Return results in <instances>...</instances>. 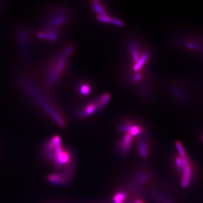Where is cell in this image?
Listing matches in <instances>:
<instances>
[{
    "label": "cell",
    "mask_w": 203,
    "mask_h": 203,
    "mask_svg": "<svg viewBox=\"0 0 203 203\" xmlns=\"http://www.w3.org/2000/svg\"><path fill=\"white\" fill-rule=\"evenodd\" d=\"M42 155L45 161L53 166V171L61 173L72 178L75 172V158L72 152L65 146L58 135H54L44 144Z\"/></svg>",
    "instance_id": "6da1fadb"
},
{
    "label": "cell",
    "mask_w": 203,
    "mask_h": 203,
    "mask_svg": "<svg viewBox=\"0 0 203 203\" xmlns=\"http://www.w3.org/2000/svg\"><path fill=\"white\" fill-rule=\"evenodd\" d=\"M175 147L178 154L181 156L184 163L183 170L180 175L181 185L183 188H186L191 185L195 179V167L182 143L179 141L176 142Z\"/></svg>",
    "instance_id": "7a4b0ae2"
},
{
    "label": "cell",
    "mask_w": 203,
    "mask_h": 203,
    "mask_svg": "<svg viewBox=\"0 0 203 203\" xmlns=\"http://www.w3.org/2000/svg\"><path fill=\"white\" fill-rule=\"evenodd\" d=\"M133 137L129 133H126L118 142L117 150L118 154L122 156L128 154L131 150Z\"/></svg>",
    "instance_id": "3957f363"
},
{
    "label": "cell",
    "mask_w": 203,
    "mask_h": 203,
    "mask_svg": "<svg viewBox=\"0 0 203 203\" xmlns=\"http://www.w3.org/2000/svg\"><path fill=\"white\" fill-rule=\"evenodd\" d=\"M137 149L138 154L141 158H147L150 154L149 140L145 137V135L139 137L137 142Z\"/></svg>",
    "instance_id": "277c9868"
},
{
    "label": "cell",
    "mask_w": 203,
    "mask_h": 203,
    "mask_svg": "<svg viewBox=\"0 0 203 203\" xmlns=\"http://www.w3.org/2000/svg\"><path fill=\"white\" fill-rule=\"evenodd\" d=\"M134 182L137 186H143L149 182L150 175L147 171H141L137 173L134 178Z\"/></svg>",
    "instance_id": "5b68a950"
},
{
    "label": "cell",
    "mask_w": 203,
    "mask_h": 203,
    "mask_svg": "<svg viewBox=\"0 0 203 203\" xmlns=\"http://www.w3.org/2000/svg\"><path fill=\"white\" fill-rule=\"evenodd\" d=\"M127 197L126 192L124 190H119L113 196V203H125Z\"/></svg>",
    "instance_id": "8992f818"
},
{
    "label": "cell",
    "mask_w": 203,
    "mask_h": 203,
    "mask_svg": "<svg viewBox=\"0 0 203 203\" xmlns=\"http://www.w3.org/2000/svg\"><path fill=\"white\" fill-rule=\"evenodd\" d=\"M148 58V54L147 53H144L142 56H141L140 58L136 62L133 67L134 71H138L141 69L143 66L146 63Z\"/></svg>",
    "instance_id": "52a82bcc"
},
{
    "label": "cell",
    "mask_w": 203,
    "mask_h": 203,
    "mask_svg": "<svg viewBox=\"0 0 203 203\" xmlns=\"http://www.w3.org/2000/svg\"><path fill=\"white\" fill-rule=\"evenodd\" d=\"M110 100V95L108 94L102 95L97 99L98 102L101 106V109L103 108L108 103Z\"/></svg>",
    "instance_id": "ba28073f"
},
{
    "label": "cell",
    "mask_w": 203,
    "mask_h": 203,
    "mask_svg": "<svg viewBox=\"0 0 203 203\" xmlns=\"http://www.w3.org/2000/svg\"><path fill=\"white\" fill-rule=\"evenodd\" d=\"M131 54H132V58L134 62H137L140 58V55L138 51V48L135 44H131Z\"/></svg>",
    "instance_id": "9c48e42d"
},
{
    "label": "cell",
    "mask_w": 203,
    "mask_h": 203,
    "mask_svg": "<svg viewBox=\"0 0 203 203\" xmlns=\"http://www.w3.org/2000/svg\"><path fill=\"white\" fill-rule=\"evenodd\" d=\"M94 9L95 10L96 12H98L99 14H100V15L101 16H108L106 12H105V11L103 10V8H102L101 6L97 2H95V4H94Z\"/></svg>",
    "instance_id": "30bf717a"
},
{
    "label": "cell",
    "mask_w": 203,
    "mask_h": 203,
    "mask_svg": "<svg viewBox=\"0 0 203 203\" xmlns=\"http://www.w3.org/2000/svg\"><path fill=\"white\" fill-rule=\"evenodd\" d=\"M80 92L84 95H87L90 93V88L89 86L87 84H82L80 86Z\"/></svg>",
    "instance_id": "8fae6325"
},
{
    "label": "cell",
    "mask_w": 203,
    "mask_h": 203,
    "mask_svg": "<svg viewBox=\"0 0 203 203\" xmlns=\"http://www.w3.org/2000/svg\"><path fill=\"white\" fill-rule=\"evenodd\" d=\"M129 203H145L143 199L141 198V196H137L130 200Z\"/></svg>",
    "instance_id": "7c38bea8"
},
{
    "label": "cell",
    "mask_w": 203,
    "mask_h": 203,
    "mask_svg": "<svg viewBox=\"0 0 203 203\" xmlns=\"http://www.w3.org/2000/svg\"><path fill=\"white\" fill-rule=\"evenodd\" d=\"M98 19L99 21H101V22H104V23H111V21L112 19H111L108 16H101V15H99L98 16Z\"/></svg>",
    "instance_id": "4fadbf2b"
},
{
    "label": "cell",
    "mask_w": 203,
    "mask_h": 203,
    "mask_svg": "<svg viewBox=\"0 0 203 203\" xmlns=\"http://www.w3.org/2000/svg\"><path fill=\"white\" fill-rule=\"evenodd\" d=\"M111 23H113L114 25H117L120 27H122L124 25V23L123 22H122L121 21L118 20V19H112Z\"/></svg>",
    "instance_id": "5bb4252c"
},
{
    "label": "cell",
    "mask_w": 203,
    "mask_h": 203,
    "mask_svg": "<svg viewBox=\"0 0 203 203\" xmlns=\"http://www.w3.org/2000/svg\"><path fill=\"white\" fill-rule=\"evenodd\" d=\"M201 142L203 143V133L201 135Z\"/></svg>",
    "instance_id": "9a60e30c"
}]
</instances>
